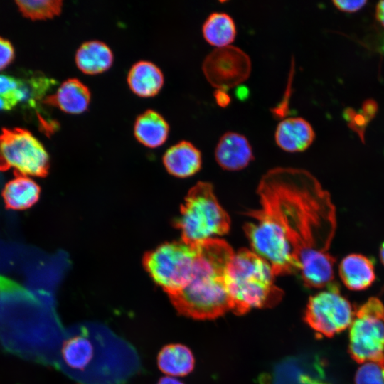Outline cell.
I'll return each instance as SVG.
<instances>
[{
    "label": "cell",
    "mask_w": 384,
    "mask_h": 384,
    "mask_svg": "<svg viewBox=\"0 0 384 384\" xmlns=\"http://www.w3.org/2000/svg\"><path fill=\"white\" fill-rule=\"evenodd\" d=\"M257 194L260 206L246 213L252 220L243 227L252 250L276 276L298 273L309 288L332 284L336 217L329 193L307 171L277 167L262 176Z\"/></svg>",
    "instance_id": "1"
},
{
    "label": "cell",
    "mask_w": 384,
    "mask_h": 384,
    "mask_svg": "<svg viewBox=\"0 0 384 384\" xmlns=\"http://www.w3.org/2000/svg\"><path fill=\"white\" fill-rule=\"evenodd\" d=\"M235 251L225 240L198 244L193 276L181 289L168 294L177 311L196 319H215L230 310L225 273Z\"/></svg>",
    "instance_id": "2"
},
{
    "label": "cell",
    "mask_w": 384,
    "mask_h": 384,
    "mask_svg": "<svg viewBox=\"0 0 384 384\" xmlns=\"http://www.w3.org/2000/svg\"><path fill=\"white\" fill-rule=\"evenodd\" d=\"M275 277L270 264L253 250L235 252L225 273L230 310L243 314L253 308L276 305L283 292L276 285Z\"/></svg>",
    "instance_id": "3"
},
{
    "label": "cell",
    "mask_w": 384,
    "mask_h": 384,
    "mask_svg": "<svg viewBox=\"0 0 384 384\" xmlns=\"http://www.w3.org/2000/svg\"><path fill=\"white\" fill-rule=\"evenodd\" d=\"M175 224L180 230L181 240L196 245L227 234L230 218L219 203L212 185L199 181L185 197Z\"/></svg>",
    "instance_id": "4"
},
{
    "label": "cell",
    "mask_w": 384,
    "mask_h": 384,
    "mask_svg": "<svg viewBox=\"0 0 384 384\" xmlns=\"http://www.w3.org/2000/svg\"><path fill=\"white\" fill-rule=\"evenodd\" d=\"M198 254V244L183 240L166 242L146 252L145 270L167 294L183 288L191 280Z\"/></svg>",
    "instance_id": "5"
},
{
    "label": "cell",
    "mask_w": 384,
    "mask_h": 384,
    "mask_svg": "<svg viewBox=\"0 0 384 384\" xmlns=\"http://www.w3.org/2000/svg\"><path fill=\"white\" fill-rule=\"evenodd\" d=\"M348 353L357 363H384V304L370 297L356 308L350 326Z\"/></svg>",
    "instance_id": "6"
},
{
    "label": "cell",
    "mask_w": 384,
    "mask_h": 384,
    "mask_svg": "<svg viewBox=\"0 0 384 384\" xmlns=\"http://www.w3.org/2000/svg\"><path fill=\"white\" fill-rule=\"evenodd\" d=\"M49 156L41 142L21 128L4 129L0 134V170L13 169L18 175L44 176Z\"/></svg>",
    "instance_id": "7"
},
{
    "label": "cell",
    "mask_w": 384,
    "mask_h": 384,
    "mask_svg": "<svg viewBox=\"0 0 384 384\" xmlns=\"http://www.w3.org/2000/svg\"><path fill=\"white\" fill-rule=\"evenodd\" d=\"M309 297L304 313L305 322L318 334L333 337L351 326L355 309L336 284Z\"/></svg>",
    "instance_id": "8"
},
{
    "label": "cell",
    "mask_w": 384,
    "mask_h": 384,
    "mask_svg": "<svg viewBox=\"0 0 384 384\" xmlns=\"http://www.w3.org/2000/svg\"><path fill=\"white\" fill-rule=\"evenodd\" d=\"M248 55L238 47L215 48L204 58L203 73L216 89L228 90L246 80L251 72Z\"/></svg>",
    "instance_id": "9"
},
{
    "label": "cell",
    "mask_w": 384,
    "mask_h": 384,
    "mask_svg": "<svg viewBox=\"0 0 384 384\" xmlns=\"http://www.w3.org/2000/svg\"><path fill=\"white\" fill-rule=\"evenodd\" d=\"M316 358H289L277 363L261 380L263 384H328Z\"/></svg>",
    "instance_id": "10"
},
{
    "label": "cell",
    "mask_w": 384,
    "mask_h": 384,
    "mask_svg": "<svg viewBox=\"0 0 384 384\" xmlns=\"http://www.w3.org/2000/svg\"><path fill=\"white\" fill-rule=\"evenodd\" d=\"M215 158L218 165L227 171L241 170L254 159L248 139L235 132H227L220 137L215 149Z\"/></svg>",
    "instance_id": "11"
},
{
    "label": "cell",
    "mask_w": 384,
    "mask_h": 384,
    "mask_svg": "<svg viewBox=\"0 0 384 384\" xmlns=\"http://www.w3.org/2000/svg\"><path fill=\"white\" fill-rule=\"evenodd\" d=\"M315 133L309 122L302 117H287L277 124L274 139L277 146L288 152L306 150L314 142Z\"/></svg>",
    "instance_id": "12"
},
{
    "label": "cell",
    "mask_w": 384,
    "mask_h": 384,
    "mask_svg": "<svg viewBox=\"0 0 384 384\" xmlns=\"http://www.w3.org/2000/svg\"><path fill=\"white\" fill-rule=\"evenodd\" d=\"M91 98L89 88L77 78L64 81L55 93L46 96L43 103L58 107L68 114H80L88 107Z\"/></svg>",
    "instance_id": "13"
},
{
    "label": "cell",
    "mask_w": 384,
    "mask_h": 384,
    "mask_svg": "<svg viewBox=\"0 0 384 384\" xmlns=\"http://www.w3.org/2000/svg\"><path fill=\"white\" fill-rule=\"evenodd\" d=\"M163 163L167 171L172 176L187 178L201 169V153L190 142L181 141L165 152Z\"/></svg>",
    "instance_id": "14"
},
{
    "label": "cell",
    "mask_w": 384,
    "mask_h": 384,
    "mask_svg": "<svg viewBox=\"0 0 384 384\" xmlns=\"http://www.w3.org/2000/svg\"><path fill=\"white\" fill-rule=\"evenodd\" d=\"M340 278L351 290L368 289L375 280L373 261L361 254H350L342 259L338 266Z\"/></svg>",
    "instance_id": "15"
},
{
    "label": "cell",
    "mask_w": 384,
    "mask_h": 384,
    "mask_svg": "<svg viewBox=\"0 0 384 384\" xmlns=\"http://www.w3.org/2000/svg\"><path fill=\"white\" fill-rule=\"evenodd\" d=\"M164 75L161 70L149 61H139L130 68L127 82L131 90L142 97L155 96L164 85Z\"/></svg>",
    "instance_id": "16"
},
{
    "label": "cell",
    "mask_w": 384,
    "mask_h": 384,
    "mask_svg": "<svg viewBox=\"0 0 384 384\" xmlns=\"http://www.w3.org/2000/svg\"><path fill=\"white\" fill-rule=\"evenodd\" d=\"M113 58L110 48L98 41L85 42L75 54L78 68L88 75H96L106 71L112 66Z\"/></svg>",
    "instance_id": "17"
},
{
    "label": "cell",
    "mask_w": 384,
    "mask_h": 384,
    "mask_svg": "<svg viewBox=\"0 0 384 384\" xmlns=\"http://www.w3.org/2000/svg\"><path fill=\"white\" fill-rule=\"evenodd\" d=\"M169 126L158 112L147 110L135 120L134 133L136 139L143 145L156 148L162 145L169 136Z\"/></svg>",
    "instance_id": "18"
},
{
    "label": "cell",
    "mask_w": 384,
    "mask_h": 384,
    "mask_svg": "<svg viewBox=\"0 0 384 384\" xmlns=\"http://www.w3.org/2000/svg\"><path fill=\"white\" fill-rule=\"evenodd\" d=\"M2 195L8 208L21 210L37 202L40 188L29 176L18 175L5 185Z\"/></svg>",
    "instance_id": "19"
},
{
    "label": "cell",
    "mask_w": 384,
    "mask_h": 384,
    "mask_svg": "<svg viewBox=\"0 0 384 384\" xmlns=\"http://www.w3.org/2000/svg\"><path fill=\"white\" fill-rule=\"evenodd\" d=\"M204 39L211 46L221 48L230 46L235 40L237 29L234 20L225 12H213L202 26Z\"/></svg>",
    "instance_id": "20"
},
{
    "label": "cell",
    "mask_w": 384,
    "mask_h": 384,
    "mask_svg": "<svg viewBox=\"0 0 384 384\" xmlns=\"http://www.w3.org/2000/svg\"><path fill=\"white\" fill-rule=\"evenodd\" d=\"M159 369L171 376H184L194 367V357L191 350L181 344H170L164 347L157 358Z\"/></svg>",
    "instance_id": "21"
},
{
    "label": "cell",
    "mask_w": 384,
    "mask_h": 384,
    "mask_svg": "<svg viewBox=\"0 0 384 384\" xmlns=\"http://www.w3.org/2000/svg\"><path fill=\"white\" fill-rule=\"evenodd\" d=\"M22 92L21 107L28 110L37 111L41 102L46 97V94L55 85V80L43 73L26 71L18 77Z\"/></svg>",
    "instance_id": "22"
},
{
    "label": "cell",
    "mask_w": 384,
    "mask_h": 384,
    "mask_svg": "<svg viewBox=\"0 0 384 384\" xmlns=\"http://www.w3.org/2000/svg\"><path fill=\"white\" fill-rule=\"evenodd\" d=\"M62 354L68 366L73 369L82 370L92 360L93 347L86 338L76 336L65 342Z\"/></svg>",
    "instance_id": "23"
},
{
    "label": "cell",
    "mask_w": 384,
    "mask_h": 384,
    "mask_svg": "<svg viewBox=\"0 0 384 384\" xmlns=\"http://www.w3.org/2000/svg\"><path fill=\"white\" fill-rule=\"evenodd\" d=\"M16 4L21 14L31 20L53 18L60 14L63 7L60 0H18Z\"/></svg>",
    "instance_id": "24"
},
{
    "label": "cell",
    "mask_w": 384,
    "mask_h": 384,
    "mask_svg": "<svg viewBox=\"0 0 384 384\" xmlns=\"http://www.w3.org/2000/svg\"><path fill=\"white\" fill-rule=\"evenodd\" d=\"M378 110L377 104L373 100H368L363 105L361 111L356 112L351 108L344 111V118L349 127L357 132L364 142V132L368 122L373 118Z\"/></svg>",
    "instance_id": "25"
},
{
    "label": "cell",
    "mask_w": 384,
    "mask_h": 384,
    "mask_svg": "<svg viewBox=\"0 0 384 384\" xmlns=\"http://www.w3.org/2000/svg\"><path fill=\"white\" fill-rule=\"evenodd\" d=\"M355 384H384V363H363L355 375Z\"/></svg>",
    "instance_id": "26"
},
{
    "label": "cell",
    "mask_w": 384,
    "mask_h": 384,
    "mask_svg": "<svg viewBox=\"0 0 384 384\" xmlns=\"http://www.w3.org/2000/svg\"><path fill=\"white\" fill-rule=\"evenodd\" d=\"M20 86L21 82L18 78L0 74V96L8 98L18 105L22 100Z\"/></svg>",
    "instance_id": "27"
},
{
    "label": "cell",
    "mask_w": 384,
    "mask_h": 384,
    "mask_svg": "<svg viewBox=\"0 0 384 384\" xmlns=\"http://www.w3.org/2000/svg\"><path fill=\"white\" fill-rule=\"evenodd\" d=\"M14 58V49L11 43L0 37V71L6 68Z\"/></svg>",
    "instance_id": "28"
},
{
    "label": "cell",
    "mask_w": 384,
    "mask_h": 384,
    "mask_svg": "<svg viewBox=\"0 0 384 384\" xmlns=\"http://www.w3.org/2000/svg\"><path fill=\"white\" fill-rule=\"evenodd\" d=\"M292 75V73H291L289 76V80L288 85L287 87V90H286L282 102H281L277 107L271 110V112L273 116L274 117V118L283 119V118L289 113L288 100L289 98L290 92L292 90H291V87H292L291 85H292V79L291 78Z\"/></svg>",
    "instance_id": "29"
},
{
    "label": "cell",
    "mask_w": 384,
    "mask_h": 384,
    "mask_svg": "<svg viewBox=\"0 0 384 384\" xmlns=\"http://www.w3.org/2000/svg\"><path fill=\"white\" fill-rule=\"evenodd\" d=\"M367 3L366 1H334V6L341 11L346 12H355L360 10Z\"/></svg>",
    "instance_id": "30"
},
{
    "label": "cell",
    "mask_w": 384,
    "mask_h": 384,
    "mask_svg": "<svg viewBox=\"0 0 384 384\" xmlns=\"http://www.w3.org/2000/svg\"><path fill=\"white\" fill-rule=\"evenodd\" d=\"M213 96L217 105L221 107H226L231 101V98L225 90L216 89L213 92Z\"/></svg>",
    "instance_id": "31"
},
{
    "label": "cell",
    "mask_w": 384,
    "mask_h": 384,
    "mask_svg": "<svg viewBox=\"0 0 384 384\" xmlns=\"http://www.w3.org/2000/svg\"><path fill=\"white\" fill-rule=\"evenodd\" d=\"M17 105L12 100L0 96V110L9 111L14 108Z\"/></svg>",
    "instance_id": "32"
},
{
    "label": "cell",
    "mask_w": 384,
    "mask_h": 384,
    "mask_svg": "<svg viewBox=\"0 0 384 384\" xmlns=\"http://www.w3.org/2000/svg\"><path fill=\"white\" fill-rule=\"evenodd\" d=\"M375 17L378 21L384 27V1L378 3L375 9Z\"/></svg>",
    "instance_id": "33"
},
{
    "label": "cell",
    "mask_w": 384,
    "mask_h": 384,
    "mask_svg": "<svg viewBox=\"0 0 384 384\" xmlns=\"http://www.w3.org/2000/svg\"><path fill=\"white\" fill-rule=\"evenodd\" d=\"M157 384H183L178 380L171 377H164L159 380Z\"/></svg>",
    "instance_id": "34"
},
{
    "label": "cell",
    "mask_w": 384,
    "mask_h": 384,
    "mask_svg": "<svg viewBox=\"0 0 384 384\" xmlns=\"http://www.w3.org/2000/svg\"><path fill=\"white\" fill-rule=\"evenodd\" d=\"M237 93H238V97H240L241 100H243V97H247V89L244 87H240V88L238 89Z\"/></svg>",
    "instance_id": "35"
},
{
    "label": "cell",
    "mask_w": 384,
    "mask_h": 384,
    "mask_svg": "<svg viewBox=\"0 0 384 384\" xmlns=\"http://www.w3.org/2000/svg\"><path fill=\"white\" fill-rule=\"evenodd\" d=\"M379 257L382 264L384 265V242L380 247Z\"/></svg>",
    "instance_id": "36"
},
{
    "label": "cell",
    "mask_w": 384,
    "mask_h": 384,
    "mask_svg": "<svg viewBox=\"0 0 384 384\" xmlns=\"http://www.w3.org/2000/svg\"><path fill=\"white\" fill-rule=\"evenodd\" d=\"M383 50H384V45H383Z\"/></svg>",
    "instance_id": "37"
}]
</instances>
